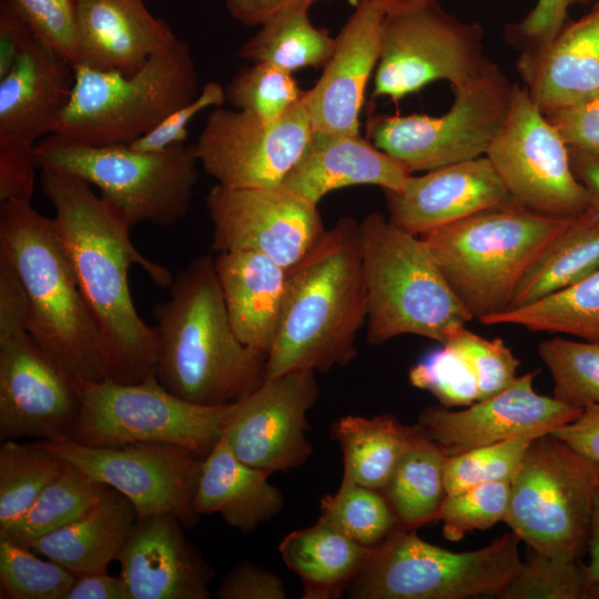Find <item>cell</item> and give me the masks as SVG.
Returning <instances> with one entry per match:
<instances>
[{
	"instance_id": "6da1fadb",
	"label": "cell",
	"mask_w": 599,
	"mask_h": 599,
	"mask_svg": "<svg viewBox=\"0 0 599 599\" xmlns=\"http://www.w3.org/2000/svg\"><path fill=\"white\" fill-rule=\"evenodd\" d=\"M40 171L55 229L100 331L104 378L138 384L155 376L156 333L135 309L129 270L139 265L160 287H169L173 274L138 251L128 219L94 194L88 182L59 171Z\"/></svg>"
},
{
	"instance_id": "7a4b0ae2",
	"label": "cell",
	"mask_w": 599,
	"mask_h": 599,
	"mask_svg": "<svg viewBox=\"0 0 599 599\" xmlns=\"http://www.w3.org/2000/svg\"><path fill=\"white\" fill-rule=\"evenodd\" d=\"M155 376L176 397L202 406L241 402L265 382L268 355L242 343L229 318L214 256L193 258L153 309Z\"/></svg>"
},
{
	"instance_id": "3957f363",
	"label": "cell",
	"mask_w": 599,
	"mask_h": 599,
	"mask_svg": "<svg viewBox=\"0 0 599 599\" xmlns=\"http://www.w3.org/2000/svg\"><path fill=\"white\" fill-rule=\"evenodd\" d=\"M367 319L359 222L341 217L288 270L282 319L265 379L293 370L325 373L348 365Z\"/></svg>"
},
{
	"instance_id": "277c9868",
	"label": "cell",
	"mask_w": 599,
	"mask_h": 599,
	"mask_svg": "<svg viewBox=\"0 0 599 599\" xmlns=\"http://www.w3.org/2000/svg\"><path fill=\"white\" fill-rule=\"evenodd\" d=\"M0 254L27 291L31 337L78 383L105 379L100 331L53 219L30 201H2Z\"/></svg>"
},
{
	"instance_id": "5b68a950",
	"label": "cell",
	"mask_w": 599,
	"mask_h": 599,
	"mask_svg": "<svg viewBox=\"0 0 599 599\" xmlns=\"http://www.w3.org/2000/svg\"><path fill=\"white\" fill-rule=\"evenodd\" d=\"M569 220L511 201L420 236L455 295L480 322L509 308L525 275Z\"/></svg>"
},
{
	"instance_id": "8992f818",
	"label": "cell",
	"mask_w": 599,
	"mask_h": 599,
	"mask_svg": "<svg viewBox=\"0 0 599 599\" xmlns=\"http://www.w3.org/2000/svg\"><path fill=\"white\" fill-rule=\"evenodd\" d=\"M359 250L370 345L405 334L444 345L474 319L422 236L402 230L380 212H370L359 221Z\"/></svg>"
},
{
	"instance_id": "52a82bcc",
	"label": "cell",
	"mask_w": 599,
	"mask_h": 599,
	"mask_svg": "<svg viewBox=\"0 0 599 599\" xmlns=\"http://www.w3.org/2000/svg\"><path fill=\"white\" fill-rule=\"evenodd\" d=\"M73 69L71 98L53 135L77 144H130L201 91L191 49L180 39L130 77Z\"/></svg>"
},
{
	"instance_id": "ba28073f",
	"label": "cell",
	"mask_w": 599,
	"mask_h": 599,
	"mask_svg": "<svg viewBox=\"0 0 599 599\" xmlns=\"http://www.w3.org/2000/svg\"><path fill=\"white\" fill-rule=\"evenodd\" d=\"M38 169L67 173L93 184L133 226L171 227L187 213L197 180L194 144L142 152L129 144L91 146L51 134L34 148Z\"/></svg>"
},
{
	"instance_id": "9c48e42d",
	"label": "cell",
	"mask_w": 599,
	"mask_h": 599,
	"mask_svg": "<svg viewBox=\"0 0 599 599\" xmlns=\"http://www.w3.org/2000/svg\"><path fill=\"white\" fill-rule=\"evenodd\" d=\"M520 540L504 534L489 545L454 552L398 527L374 547L347 588L357 599H465L496 597L517 573Z\"/></svg>"
},
{
	"instance_id": "30bf717a",
	"label": "cell",
	"mask_w": 599,
	"mask_h": 599,
	"mask_svg": "<svg viewBox=\"0 0 599 599\" xmlns=\"http://www.w3.org/2000/svg\"><path fill=\"white\" fill-rule=\"evenodd\" d=\"M599 463L551 434L528 446L510 484L504 521L528 548L576 560L588 551Z\"/></svg>"
},
{
	"instance_id": "8fae6325",
	"label": "cell",
	"mask_w": 599,
	"mask_h": 599,
	"mask_svg": "<svg viewBox=\"0 0 599 599\" xmlns=\"http://www.w3.org/2000/svg\"><path fill=\"white\" fill-rule=\"evenodd\" d=\"M79 390L70 440L93 447L167 443L204 458L223 436L236 405L189 403L166 390L156 376L138 384L79 383Z\"/></svg>"
},
{
	"instance_id": "7c38bea8",
	"label": "cell",
	"mask_w": 599,
	"mask_h": 599,
	"mask_svg": "<svg viewBox=\"0 0 599 599\" xmlns=\"http://www.w3.org/2000/svg\"><path fill=\"white\" fill-rule=\"evenodd\" d=\"M512 88L490 62L453 89L454 103L443 115L369 116L366 138L412 174L484 156L507 116Z\"/></svg>"
},
{
	"instance_id": "4fadbf2b",
	"label": "cell",
	"mask_w": 599,
	"mask_h": 599,
	"mask_svg": "<svg viewBox=\"0 0 599 599\" xmlns=\"http://www.w3.org/2000/svg\"><path fill=\"white\" fill-rule=\"evenodd\" d=\"M479 23L461 21L436 2L386 16L373 97L394 103L427 84L445 80L451 89L478 75L491 61L484 54Z\"/></svg>"
},
{
	"instance_id": "5bb4252c",
	"label": "cell",
	"mask_w": 599,
	"mask_h": 599,
	"mask_svg": "<svg viewBox=\"0 0 599 599\" xmlns=\"http://www.w3.org/2000/svg\"><path fill=\"white\" fill-rule=\"evenodd\" d=\"M486 156L512 200L535 212L572 219L590 206L569 146L526 87L514 84L507 116Z\"/></svg>"
},
{
	"instance_id": "9a60e30c",
	"label": "cell",
	"mask_w": 599,
	"mask_h": 599,
	"mask_svg": "<svg viewBox=\"0 0 599 599\" xmlns=\"http://www.w3.org/2000/svg\"><path fill=\"white\" fill-rule=\"evenodd\" d=\"M33 443L121 493L138 517L172 514L185 527L197 521L193 502L204 457L185 447L145 441L93 447L70 439Z\"/></svg>"
},
{
	"instance_id": "2e32d148",
	"label": "cell",
	"mask_w": 599,
	"mask_h": 599,
	"mask_svg": "<svg viewBox=\"0 0 599 599\" xmlns=\"http://www.w3.org/2000/svg\"><path fill=\"white\" fill-rule=\"evenodd\" d=\"M312 132L304 99L277 119L217 106L194 146L204 171L221 186L280 187Z\"/></svg>"
},
{
	"instance_id": "e0dca14e",
	"label": "cell",
	"mask_w": 599,
	"mask_h": 599,
	"mask_svg": "<svg viewBox=\"0 0 599 599\" xmlns=\"http://www.w3.org/2000/svg\"><path fill=\"white\" fill-rule=\"evenodd\" d=\"M205 202L213 223L211 247L216 253L256 252L290 270L326 231L317 205L282 186L231 189L216 184Z\"/></svg>"
},
{
	"instance_id": "ac0fdd59",
	"label": "cell",
	"mask_w": 599,
	"mask_h": 599,
	"mask_svg": "<svg viewBox=\"0 0 599 599\" xmlns=\"http://www.w3.org/2000/svg\"><path fill=\"white\" fill-rule=\"evenodd\" d=\"M74 84L73 65L35 35L0 79V172L35 173L34 148L53 134Z\"/></svg>"
},
{
	"instance_id": "d6986e66",
	"label": "cell",
	"mask_w": 599,
	"mask_h": 599,
	"mask_svg": "<svg viewBox=\"0 0 599 599\" xmlns=\"http://www.w3.org/2000/svg\"><path fill=\"white\" fill-rule=\"evenodd\" d=\"M79 383L28 332L0 339V439L69 440Z\"/></svg>"
},
{
	"instance_id": "ffe728a7",
	"label": "cell",
	"mask_w": 599,
	"mask_h": 599,
	"mask_svg": "<svg viewBox=\"0 0 599 599\" xmlns=\"http://www.w3.org/2000/svg\"><path fill=\"white\" fill-rule=\"evenodd\" d=\"M313 370H293L265 379L237 402L223 437L245 464L270 471H286L312 454L306 438L307 413L318 397Z\"/></svg>"
},
{
	"instance_id": "44dd1931",
	"label": "cell",
	"mask_w": 599,
	"mask_h": 599,
	"mask_svg": "<svg viewBox=\"0 0 599 599\" xmlns=\"http://www.w3.org/2000/svg\"><path fill=\"white\" fill-rule=\"evenodd\" d=\"M537 372L518 376L506 389L460 410L424 408L416 426L448 455L510 438L540 437L576 419L582 409L534 389Z\"/></svg>"
},
{
	"instance_id": "7402d4cb",
	"label": "cell",
	"mask_w": 599,
	"mask_h": 599,
	"mask_svg": "<svg viewBox=\"0 0 599 599\" xmlns=\"http://www.w3.org/2000/svg\"><path fill=\"white\" fill-rule=\"evenodd\" d=\"M384 194L388 219L418 236L514 201L486 155L412 174L400 190Z\"/></svg>"
},
{
	"instance_id": "603a6c76",
	"label": "cell",
	"mask_w": 599,
	"mask_h": 599,
	"mask_svg": "<svg viewBox=\"0 0 599 599\" xmlns=\"http://www.w3.org/2000/svg\"><path fill=\"white\" fill-rule=\"evenodd\" d=\"M172 514L138 517L119 556L128 599H207L212 570Z\"/></svg>"
},
{
	"instance_id": "cb8c5ba5",
	"label": "cell",
	"mask_w": 599,
	"mask_h": 599,
	"mask_svg": "<svg viewBox=\"0 0 599 599\" xmlns=\"http://www.w3.org/2000/svg\"><path fill=\"white\" fill-rule=\"evenodd\" d=\"M385 16L367 4L354 12L335 38L333 53L304 102L313 131L361 134L359 114L365 91L380 53Z\"/></svg>"
},
{
	"instance_id": "d4e9b609",
	"label": "cell",
	"mask_w": 599,
	"mask_h": 599,
	"mask_svg": "<svg viewBox=\"0 0 599 599\" xmlns=\"http://www.w3.org/2000/svg\"><path fill=\"white\" fill-rule=\"evenodd\" d=\"M77 45L73 68L133 75L179 40L143 0H75Z\"/></svg>"
},
{
	"instance_id": "484cf974",
	"label": "cell",
	"mask_w": 599,
	"mask_h": 599,
	"mask_svg": "<svg viewBox=\"0 0 599 599\" xmlns=\"http://www.w3.org/2000/svg\"><path fill=\"white\" fill-rule=\"evenodd\" d=\"M412 173L361 134L313 131L282 187L317 205L332 191L377 185L398 191Z\"/></svg>"
},
{
	"instance_id": "4316f807",
	"label": "cell",
	"mask_w": 599,
	"mask_h": 599,
	"mask_svg": "<svg viewBox=\"0 0 599 599\" xmlns=\"http://www.w3.org/2000/svg\"><path fill=\"white\" fill-rule=\"evenodd\" d=\"M518 70L547 115L599 93V3L544 49L521 53Z\"/></svg>"
},
{
	"instance_id": "83f0119b",
	"label": "cell",
	"mask_w": 599,
	"mask_h": 599,
	"mask_svg": "<svg viewBox=\"0 0 599 599\" xmlns=\"http://www.w3.org/2000/svg\"><path fill=\"white\" fill-rule=\"evenodd\" d=\"M214 266L236 336L268 355L282 319L288 270L250 251L216 253Z\"/></svg>"
},
{
	"instance_id": "f1b7e54d",
	"label": "cell",
	"mask_w": 599,
	"mask_h": 599,
	"mask_svg": "<svg viewBox=\"0 0 599 599\" xmlns=\"http://www.w3.org/2000/svg\"><path fill=\"white\" fill-rule=\"evenodd\" d=\"M270 475L242 461L222 436L203 459L194 510L199 516L219 514L229 526L251 534L284 506L282 493L268 481Z\"/></svg>"
},
{
	"instance_id": "f546056e",
	"label": "cell",
	"mask_w": 599,
	"mask_h": 599,
	"mask_svg": "<svg viewBox=\"0 0 599 599\" xmlns=\"http://www.w3.org/2000/svg\"><path fill=\"white\" fill-rule=\"evenodd\" d=\"M136 519L133 504L109 487L91 509L28 548L75 575L106 570L119 559Z\"/></svg>"
},
{
	"instance_id": "4dcf8cb0",
	"label": "cell",
	"mask_w": 599,
	"mask_h": 599,
	"mask_svg": "<svg viewBox=\"0 0 599 599\" xmlns=\"http://www.w3.org/2000/svg\"><path fill=\"white\" fill-rule=\"evenodd\" d=\"M278 549L286 566L301 577L304 599H329L348 588L374 547L357 544L319 517L313 526L286 535Z\"/></svg>"
},
{
	"instance_id": "1f68e13d",
	"label": "cell",
	"mask_w": 599,
	"mask_h": 599,
	"mask_svg": "<svg viewBox=\"0 0 599 599\" xmlns=\"http://www.w3.org/2000/svg\"><path fill=\"white\" fill-rule=\"evenodd\" d=\"M415 425L394 415H348L335 422L331 436L343 453V475L368 488L382 490L403 454L420 437Z\"/></svg>"
},
{
	"instance_id": "d6a6232c",
	"label": "cell",
	"mask_w": 599,
	"mask_h": 599,
	"mask_svg": "<svg viewBox=\"0 0 599 599\" xmlns=\"http://www.w3.org/2000/svg\"><path fill=\"white\" fill-rule=\"evenodd\" d=\"M599 268V214L591 207L569 220L520 282L509 308L566 288Z\"/></svg>"
},
{
	"instance_id": "836d02e7",
	"label": "cell",
	"mask_w": 599,
	"mask_h": 599,
	"mask_svg": "<svg viewBox=\"0 0 599 599\" xmlns=\"http://www.w3.org/2000/svg\"><path fill=\"white\" fill-rule=\"evenodd\" d=\"M447 456L441 446L422 434L400 457L380 490L400 528L416 529L437 520L447 495L444 478Z\"/></svg>"
},
{
	"instance_id": "e575fe53",
	"label": "cell",
	"mask_w": 599,
	"mask_h": 599,
	"mask_svg": "<svg viewBox=\"0 0 599 599\" xmlns=\"http://www.w3.org/2000/svg\"><path fill=\"white\" fill-rule=\"evenodd\" d=\"M309 8L306 4L290 7L271 17L241 45L238 55L292 73L324 67L333 53L335 38L312 23Z\"/></svg>"
},
{
	"instance_id": "d590c367",
	"label": "cell",
	"mask_w": 599,
	"mask_h": 599,
	"mask_svg": "<svg viewBox=\"0 0 599 599\" xmlns=\"http://www.w3.org/2000/svg\"><path fill=\"white\" fill-rule=\"evenodd\" d=\"M480 323L511 324L534 332L568 334L599 342V268L566 288L488 316Z\"/></svg>"
},
{
	"instance_id": "8d00e7d4",
	"label": "cell",
	"mask_w": 599,
	"mask_h": 599,
	"mask_svg": "<svg viewBox=\"0 0 599 599\" xmlns=\"http://www.w3.org/2000/svg\"><path fill=\"white\" fill-rule=\"evenodd\" d=\"M108 488L68 461L64 470L44 488L29 510L0 535L29 547L37 539L82 516Z\"/></svg>"
},
{
	"instance_id": "74e56055",
	"label": "cell",
	"mask_w": 599,
	"mask_h": 599,
	"mask_svg": "<svg viewBox=\"0 0 599 599\" xmlns=\"http://www.w3.org/2000/svg\"><path fill=\"white\" fill-rule=\"evenodd\" d=\"M68 461L34 443L0 446V531L20 519Z\"/></svg>"
},
{
	"instance_id": "f35d334b",
	"label": "cell",
	"mask_w": 599,
	"mask_h": 599,
	"mask_svg": "<svg viewBox=\"0 0 599 599\" xmlns=\"http://www.w3.org/2000/svg\"><path fill=\"white\" fill-rule=\"evenodd\" d=\"M321 517L365 547L385 541L399 526L384 494L343 475L337 493L324 495Z\"/></svg>"
},
{
	"instance_id": "ab89813d",
	"label": "cell",
	"mask_w": 599,
	"mask_h": 599,
	"mask_svg": "<svg viewBox=\"0 0 599 599\" xmlns=\"http://www.w3.org/2000/svg\"><path fill=\"white\" fill-rule=\"evenodd\" d=\"M500 599H599V585L580 559L546 556L528 548Z\"/></svg>"
},
{
	"instance_id": "60d3db41",
	"label": "cell",
	"mask_w": 599,
	"mask_h": 599,
	"mask_svg": "<svg viewBox=\"0 0 599 599\" xmlns=\"http://www.w3.org/2000/svg\"><path fill=\"white\" fill-rule=\"evenodd\" d=\"M538 353L554 379V397L578 409L599 404V342L556 336Z\"/></svg>"
},
{
	"instance_id": "b9f144b4",
	"label": "cell",
	"mask_w": 599,
	"mask_h": 599,
	"mask_svg": "<svg viewBox=\"0 0 599 599\" xmlns=\"http://www.w3.org/2000/svg\"><path fill=\"white\" fill-rule=\"evenodd\" d=\"M0 535L1 599H65L77 575Z\"/></svg>"
},
{
	"instance_id": "7bdbcfd3",
	"label": "cell",
	"mask_w": 599,
	"mask_h": 599,
	"mask_svg": "<svg viewBox=\"0 0 599 599\" xmlns=\"http://www.w3.org/2000/svg\"><path fill=\"white\" fill-rule=\"evenodd\" d=\"M226 100L237 110L265 119L287 113L304 97L292 72L266 62L240 69L225 88Z\"/></svg>"
},
{
	"instance_id": "ee69618b",
	"label": "cell",
	"mask_w": 599,
	"mask_h": 599,
	"mask_svg": "<svg viewBox=\"0 0 599 599\" xmlns=\"http://www.w3.org/2000/svg\"><path fill=\"white\" fill-rule=\"evenodd\" d=\"M534 439L521 436L448 455L444 469L446 494L494 481H511Z\"/></svg>"
},
{
	"instance_id": "f6af8a7d",
	"label": "cell",
	"mask_w": 599,
	"mask_h": 599,
	"mask_svg": "<svg viewBox=\"0 0 599 599\" xmlns=\"http://www.w3.org/2000/svg\"><path fill=\"white\" fill-rule=\"evenodd\" d=\"M409 383L429 392L439 405L467 407L479 400L477 379L463 353L443 345L424 356L408 372Z\"/></svg>"
},
{
	"instance_id": "bcb514c9",
	"label": "cell",
	"mask_w": 599,
	"mask_h": 599,
	"mask_svg": "<svg viewBox=\"0 0 599 599\" xmlns=\"http://www.w3.org/2000/svg\"><path fill=\"white\" fill-rule=\"evenodd\" d=\"M511 481H494L446 495L437 514L443 534L451 541L467 532L485 530L504 521L510 499Z\"/></svg>"
},
{
	"instance_id": "7dc6e473",
	"label": "cell",
	"mask_w": 599,
	"mask_h": 599,
	"mask_svg": "<svg viewBox=\"0 0 599 599\" xmlns=\"http://www.w3.org/2000/svg\"><path fill=\"white\" fill-rule=\"evenodd\" d=\"M444 345L465 355L475 373L479 400L509 387L518 377L519 361L500 338L487 339L461 326Z\"/></svg>"
},
{
	"instance_id": "c3c4849f",
	"label": "cell",
	"mask_w": 599,
	"mask_h": 599,
	"mask_svg": "<svg viewBox=\"0 0 599 599\" xmlns=\"http://www.w3.org/2000/svg\"><path fill=\"white\" fill-rule=\"evenodd\" d=\"M35 34L64 57L75 59V0H12Z\"/></svg>"
},
{
	"instance_id": "681fc988",
	"label": "cell",
	"mask_w": 599,
	"mask_h": 599,
	"mask_svg": "<svg viewBox=\"0 0 599 599\" xmlns=\"http://www.w3.org/2000/svg\"><path fill=\"white\" fill-rule=\"evenodd\" d=\"M592 0H537L530 12L518 23L506 28V38L521 53L534 52L547 47L565 28L572 7Z\"/></svg>"
},
{
	"instance_id": "f907efd6",
	"label": "cell",
	"mask_w": 599,
	"mask_h": 599,
	"mask_svg": "<svg viewBox=\"0 0 599 599\" xmlns=\"http://www.w3.org/2000/svg\"><path fill=\"white\" fill-rule=\"evenodd\" d=\"M225 101V88L219 82H207L194 100L170 113L152 131L129 145L142 152H158L184 143L189 136L187 124L191 120L207 108L222 106Z\"/></svg>"
},
{
	"instance_id": "816d5d0a",
	"label": "cell",
	"mask_w": 599,
	"mask_h": 599,
	"mask_svg": "<svg viewBox=\"0 0 599 599\" xmlns=\"http://www.w3.org/2000/svg\"><path fill=\"white\" fill-rule=\"evenodd\" d=\"M546 116L570 149L599 159V93Z\"/></svg>"
},
{
	"instance_id": "f5cc1de1",
	"label": "cell",
	"mask_w": 599,
	"mask_h": 599,
	"mask_svg": "<svg viewBox=\"0 0 599 599\" xmlns=\"http://www.w3.org/2000/svg\"><path fill=\"white\" fill-rule=\"evenodd\" d=\"M282 578L248 561L238 564L219 585V599H284Z\"/></svg>"
},
{
	"instance_id": "db71d44e",
	"label": "cell",
	"mask_w": 599,
	"mask_h": 599,
	"mask_svg": "<svg viewBox=\"0 0 599 599\" xmlns=\"http://www.w3.org/2000/svg\"><path fill=\"white\" fill-rule=\"evenodd\" d=\"M29 298L14 266L0 254V339L28 332Z\"/></svg>"
},
{
	"instance_id": "11a10c76",
	"label": "cell",
	"mask_w": 599,
	"mask_h": 599,
	"mask_svg": "<svg viewBox=\"0 0 599 599\" xmlns=\"http://www.w3.org/2000/svg\"><path fill=\"white\" fill-rule=\"evenodd\" d=\"M35 35L13 1L0 0V79L8 74Z\"/></svg>"
},
{
	"instance_id": "9f6ffc18",
	"label": "cell",
	"mask_w": 599,
	"mask_h": 599,
	"mask_svg": "<svg viewBox=\"0 0 599 599\" xmlns=\"http://www.w3.org/2000/svg\"><path fill=\"white\" fill-rule=\"evenodd\" d=\"M583 457L599 463V404L585 407L572 422L551 433Z\"/></svg>"
},
{
	"instance_id": "6f0895ef",
	"label": "cell",
	"mask_w": 599,
	"mask_h": 599,
	"mask_svg": "<svg viewBox=\"0 0 599 599\" xmlns=\"http://www.w3.org/2000/svg\"><path fill=\"white\" fill-rule=\"evenodd\" d=\"M65 599H128L122 577L106 570L77 575Z\"/></svg>"
},
{
	"instance_id": "680465c9",
	"label": "cell",
	"mask_w": 599,
	"mask_h": 599,
	"mask_svg": "<svg viewBox=\"0 0 599 599\" xmlns=\"http://www.w3.org/2000/svg\"><path fill=\"white\" fill-rule=\"evenodd\" d=\"M333 0H225L229 13L246 26H261L277 12L295 6Z\"/></svg>"
},
{
	"instance_id": "91938a15",
	"label": "cell",
	"mask_w": 599,
	"mask_h": 599,
	"mask_svg": "<svg viewBox=\"0 0 599 599\" xmlns=\"http://www.w3.org/2000/svg\"><path fill=\"white\" fill-rule=\"evenodd\" d=\"M569 154L575 175L589 195V207L599 214V159L570 148Z\"/></svg>"
},
{
	"instance_id": "94428289",
	"label": "cell",
	"mask_w": 599,
	"mask_h": 599,
	"mask_svg": "<svg viewBox=\"0 0 599 599\" xmlns=\"http://www.w3.org/2000/svg\"><path fill=\"white\" fill-rule=\"evenodd\" d=\"M355 6L367 4L386 16H396L425 8L436 0H349Z\"/></svg>"
},
{
	"instance_id": "6125c7cd",
	"label": "cell",
	"mask_w": 599,
	"mask_h": 599,
	"mask_svg": "<svg viewBox=\"0 0 599 599\" xmlns=\"http://www.w3.org/2000/svg\"><path fill=\"white\" fill-rule=\"evenodd\" d=\"M588 552L590 556L587 570L590 577L599 585V487L596 493L591 525H590V535L588 542Z\"/></svg>"
}]
</instances>
